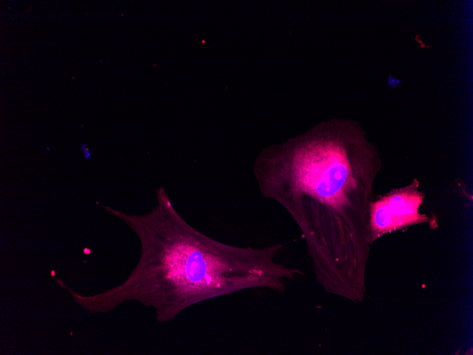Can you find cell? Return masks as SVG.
<instances>
[{"label":"cell","mask_w":473,"mask_h":355,"mask_svg":"<svg viewBox=\"0 0 473 355\" xmlns=\"http://www.w3.org/2000/svg\"><path fill=\"white\" fill-rule=\"evenodd\" d=\"M418 186V179H414L409 185L394 189L370 202V242L384 233L428 220L418 213L423 198Z\"/></svg>","instance_id":"obj_3"},{"label":"cell","mask_w":473,"mask_h":355,"mask_svg":"<svg viewBox=\"0 0 473 355\" xmlns=\"http://www.w3.org/2000/svg\"><path fill=\"white\" fill-rule=\"evenodd\" d=\"M382 164L355 120L334 118L263 150L260 193L283 205L315 255H360L370 242V203Z\"/></svg>","instance_id":"obj_1"},{"label":"cell","mask_w":473,"mask_h":355,"mask_svg":"<svg viewBox=\"0 0 473 355\" xmlns=\"http://www.w3.org/2000/svg\"><path fill=\"white\" fill-rule=\"evenodd\" d=\"M156 198V207L143 215L106 207L135 232L142 253L122 284L96 298L97 309L108 311L135 300L152 306L157 321L166 322L201 301L268 283L278 246L252 249L217 242L185 221L164 188Z\"/></svg>","instance_id":"obj_2"}]
</instances>
